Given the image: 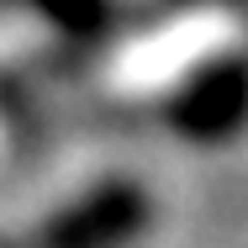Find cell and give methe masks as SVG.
Returning <instances> with one entry per match:
<instances>
[{
    "mask_svg": "<svg viewBox=\"0 0 248 248\" xmlns=\"http://www.w3.org/2000/svg\"><path fill=\"white\" fill-rule=\"evenodd\" d=\"M158 227V196L143 174H95L48 211L5 222L0 248H143Z\"/></svg>",
    "mask_w": 248,
    "mask_h": 248,
    "instance_id": "obj_1",
    "label": "cell"
},
{
    "mask_svg": "<svg viewBox=\"0 0 248 248\" xmlns=\"http://www.w3.org/2000/svg\"><path fill=\"white\" fill-rule=\"evenodd\" d=\"M16 5L74 43H100L122 27V0H16Z\"/></svg>",
    "mask_w": 248,
    "mask_h": 248,
    "instance_id": "obj_3",
    "label": "cell"
},
{
    "mask_svg": "<svg viewBox=\"0 0 248 248\" xmlns=\"http://www.w3.org/2000/svg\"><path fill=\"white\" fill-rule=\"evenodd\" d=\"M164 122L185 138L222 148L248 132V58L243 53H217L196 63L164 100Z\"/></svg>",
    "mask_w": 248,
    "mask_h": 248,
    "instance_id": "obj_2",
    "label": "cell"
}]
</instances>
